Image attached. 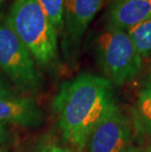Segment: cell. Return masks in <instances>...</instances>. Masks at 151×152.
<instances>
[{"label": "cell", "mask_w": 151, "mask_h": 152, "mask_svg": "<svg viewBox=\"0 0 151 152\" xmlns=\"http://www.w3.org/2000/svg\"><path fill=\"white\" fill-rule=\"evenodd\" d=\"M141 58L151 55V18L127 31Z\"/></svg>", "instance_id": "cell-10"}, {"label": "cell", "mask_w": 151, "mask_h": 152, "mask_svg": "<svg viewBox=\"0 0 151 152\" xmlns=\"http://www.w3.org/2000/svg\"><path fill=\"white\" fill-rule=\"evenodd\" d=\"M151 18V0H114L107 13V28L128 31Z\"/></svg>", "instance_id": "cell-7"}, {"label": "cell", "mask_w": 151, "mask_h": 152, "mask_svg": "<svg viewBox=\"0 0 151 152\" xmlns=\"http://www.w3.org/2000/svg\"><path fill=\"white\" fill-rule=\"evenodd\" d=\"M52 105L63 138L80 152L95 128L117 107L111 82L90 73L64 83Z\"/></svg>", "instance_id": "cell-1"}, {"label": "cell", "mask_w": 151, "mask_h": 152, "mask_svg": "<svg viewBox=\"0 0 151 152\" xmlns=\"http://www.w3.org/2000/svg\"><path fill=\"white\" fill-rule=\"evenodd\" d=\"M9 138V132L6 129L5 125L3 123H0V144L4 143L8 140Z\"/></svg>", "instance_id": "cell-14"}, {"label": "cell", "mask_w": 151, "mask_h": 152, "mask_svg": "<svg viewBox=\"0 0 151 152\" xmlns=\"http://www.w3.org/2000/svg\"><path fill=\"white\" fill-rule=\"evenodd\" d=\"M0 152H5L4 150H2V149H0Z\"/></svg>", "instance_id": "cell-19"}, {"label": "cell", "mask_w": 151, "mask_h": 152, "mask_svg": "<svg viewBox=\"0 0 151 152\" xmlns=\"http://www.w3.org/2000/svg\"><path fill=\"white\" fill-rule=\"evenodd\" d=\"M134 122L139 132L151 137V90L141 88L134 108Z\"/></svg>", "instance_id": "cell-9"}, {"label": "cell", "mask_w": 151, "mask_h": 152, "mask_svg": "<svg viewBox=\"0 0 151 152\" xmlns=\"http://www.w3.org/2000/svg\"><path fill=\"white\" fill-rule=\"evenodd\" d=\"M147 152H151V146L148 147V149H147Z\"/></svg>", "instance_id": "cell-17"}, {"label": "cell", "mask_w": 151, "mask_h": 152, "mask_svg": "<svg viewBox=\"0 0 151 152\" xmlns=\"http://www.w3.org/2000/svg\"><path fill=\"white\" fill-rule=\"evenodd\" d=\"M37 152H73V151L67 147L61 146V145L50 144V145H46V146H43L42 148H40Z\"/></svg>", "instance_id": "cell-12"}, {"label": "cell", "mask_w": 151, "mask_h": 152, "mask_svg": "<svg viewBox=\"0 0 151 152\" xmlns=\"http://www.w3.org/2000/svg\"><path fill=\"white\" fill-rule=\"evenodd\" d=\"M12 97H15L14 93L9 88L8 86H6V83L0 79V99L12 98Z\"/></svg>", "instance_id": "cell-13"}, {"label": "cell", "mask_w": 151, "mask_h": 152, "mask_svg": "<svg viewBox=\"0 0 151 152\" xmlns=\"http://www.w3.org/2000/svg\"><path fill=\"white\" fill-rule=\"evenodd\" d=\"M105 0H65L64 30L71 45H78Z\"/></svg>", "instance_id": "cell-6"}, {"label": "cell", "mask_w": 151, "mask_h": 152, "mask_svg": "<svg viewBox=\"0 0 151 152\" xmlns=\"http://www.w3.org/2000/svg\"><path fill=\"white\" fill-rule=\"evenodd\" d=\"M95 56L112 85L123 86L140 72L142 58L126 31L106 28L95 40Z\"/></svg>", "instance_id": "cell-3"}, {"label": "cell", "mask_w": 151, "mask_h": 152, "mask_svg": "<svg viewBox=\"0 0 151 152\" xmlns=\"http://www.w3.org/2000/svg\"><path fill=\"white\" fill-rule=\"evenodd\" d=\"M0 69L23 92L34 95L42 87L34 60L5 19L0 21Z\"/></svg>", "instance_id": "cell-4"}, {"label": "cell", "mask_w": 151, "mask_h": 152, "mask_svg": "<svg viewBox=\"0 0 151 152\" xmlns=\"http://www.w3.org/2000/svg\"><path fill=\"white\" fill-rule=\"evenodd\" d=\"M42 112L33 99L16 96L0 99V123L35 128L42 123Z\"/></svg>", "instance_id": "cell-8"}, {"label": "cell", "mask_w": 151, "mask_h": 152, "mask_svg": "<svg viewBox=\"0 0 151 152\" xmlns=\"http://www.w3.org/2000/svg\"><path fill=\"white\" fill-rule=\"evenodd\" d=\"M5 21L37 66L43 69H53L57 66L58 34L37 0H16Z\"/></svg>", "instance_id": "cell-2"}, {"label": "cell", "mask_w": 151, "mask_h": 152, "mask_svg": "<svg viewBox=\"0 0 151 152\" xmlns=\"http://www.w3.org/2000/svg\"><path fill=\"white\" fill-rule=\"evenodd\" d=\"M143 89H149L151 90V63L149 64L148 67V71L146 73L145 79H144V83H143Z\"/></svg>", "instance_id": "cell-15"}, {"label": "cell", "mask_w": 151, "mask_h": 152, "mask_svg": "<svg viewBox=\"0 0 151 152\" xmlns=\"http://www.w3.org/2000/svg\"><path fill=\"white\" fill-rule=\"evenodd\" d=\"M0 21H1V12H0Z\"/></svg>", "instance_id": "cell-18"}, {"label": "cell", "mask_w": 151, "mask_h": 152, "mask_svg": "<svg viewBox=\"0 0 151 152\" xmlns=\"http://www.w3.org/2000/svg\"><path fill=\"white\" fill-rule=\"evenodd\" d=\"M126 152H145V151H143L141 148L139 147H136V146H131V147H128L127 151Z\"/></svg>", "instance_id": "cell-16"}, {"label": "cell", "mask_w": 151, "mask_h": 152, "mask_svg": "<svg viewBox=\"0 0 151 152\" xmlns=\"http://www.w3.org/2000/svg\"><path fill=\"white\" fill-rule=\"evenodd\" d=\"M131 138V121L117 106L92 132L88 152H126Z\"/></svg>", "instance_id": "cell-5"}, {"label": "cell", "mask_w": 151, "mask_h": 152, "mask_svg": "<svg viewBox=\"0 0 151 152\" xmlns=\"http://www.w3.org/2000/svg\"><path fill=\"white\" fill-rule=\"evenodd\" d=\"M47 19L57 34L64 30L65 0H37Z\"/></svg>", "instance_id": "cell-11"}]
</instances>
